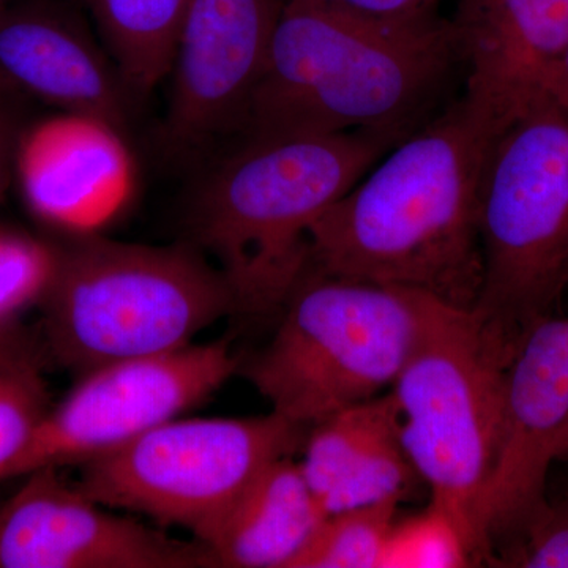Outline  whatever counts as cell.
Instances as JSON below:
<instances>
[{
	"label": "cell",
	"instance_id": "6da1fadb",
	"mask_svg": "<svg viewBox=\"0 0 568 568\" xmlns=\"http://www.w3.org/2000/svg\"><path fill=\"white\" fill-rule=\"evenodd\" d=\"M496 136L465 95L452 100L313 224L310 271L476 306L480 186Z\"/></svg>",
	"mask_w": 568,
	"mask_h": 568
},
{
	"label": "cell",
	"instance_id": "7a4b0ae2",
	"mask_svg": "<svg viewBox=\"0 0 568 568\" xmlns=\"http://www.w3.org/2000/svg\"><path fill=\"white\" fill-rule=\"evenodd\" d=\"M459 70L440 17L376 20L286 0L234 141L366 132L402 142L452 102Z\"/></svg>",
	"mask_w": 568,
	"mask_h": 568
},
{
	"label": "cell",
	"instance_id": "3957f363",
	"mask_svg": "<svg viewBox=\"0 0 568 568\" xmlns=\"http://www.w3.org/2000/svg\"><path fill=\"white\" fill-rule=\"evenodd\" d=\"M396 142L383 134L242 138L211 160L190 196V242L211 253L237 313L283 308L308 271L310 233Z\"/></svg>",
	"mask_w": 568,
	"mask_h": 568
},
{
	"label": "cell",
	"instance_id": "277c9868",
	"mask_svg": "<svg viewBox=\"0 0 568 568\" xmlns=\"http://www.w3.org/2000/svg\"><path fill=\"white\" fill-rule=\"evenodd\" d=\"M40 305L41 351L80 376L183 349L237 313L222 272L192 242L142 245L95 234L58 248Z\"/></svg>",
	"mask_w": 568,
	"mask_h": 568
},
{
	"label": "cell",
	"instance_id": "5b68a950",
	"mask_svg": "<svg viewBox=\"0 0 568 568\" xmlns=\"http://www.w3.org/2000/svg\"><path fill=\"white\" fill-rule=\"evenodd\" d=\"M518 338L476 306L433 298L390 390L407 457L432 500L465 529L480 564L491 559L480 511L499 458L504 377Z\"/></svg>",
	"mask_w": 568,
	"mask_h": 568
},
{
	"label": "cell",
	"instance_id": "8992f818",
	"mask_svg": "<svg viewBox=\"0 0 568 568\" xmlns=\"http://www.w3.org/2000/svg\"><path fill=\"white\" fill-rule=\"evenodd\" d=\"M432 295L306 271L274 338L244 369L272 410L312 428L394 386Z\"/></svg>",
	"mask_w": 568,
	"mask_h": 568
},
{
	"label": "cell",
	"instance_id": "52a82bcc",
	"mask_svg": "<svg viewBox=\"0 0 568 568\" xmlns=\"http://www.w3.org/2000/svg\"><path fill=\"white\" fill-rule=\"evenodd\" d=\"M476 308L521 336L568 293V112L545 100L497 134L478 207Z\"/></svg>",
	"mask_w": 568,
	"mask_h": 568
},
{
	"label": "cell",
	"instance_id": "ba28073f",
	"mask_svg": "<svg viewBox=\"0 0 568 568\" xmlns=\"http://www.w3.org/2000/svg\"><path fill=\"white\" fill-rule=\"evenodd\" d=\"M301 426L261 417L170 418L81 465L78 488L108 508L189 530L205 545L257 474L291 455Z\"/></svg>",
	"mask_w": 568,
	"mask_h": 568
},
{
	"label": "cell",
	"instance_id": "9c48e42d",
	"mask_svg": "<svg viewBox=\"0 0 568 568\" xmlns=\"http://www.w3.org/2000/svg\"><path fill=\"white\" fill-rule=\"evenodd\" d=\"M241 365L226 339L92 369L48 409L0 481L84 465L203 403Z\"/></svg>",
	"mask_w": 568,
	"mask_h": 568
},
{
	"label": "cell",
	"instance_id": "30bf717a",
	"mask_svg": "<svg viewBox=\"0 0 568 568\" xmlns=\"http://www.w3.org/2000/svg\"><path fill=\"white\" fill-rule=\"evenodd\" d=\"M286 0H186L168 80V155L205 159L234 140L263 73Z\"/></svg>",
	"mask_w": 568,
	"mask_h": 568
},
{
	"label": "cell",
	"instance_id": "8fae6325",
	"mask_svg": "<svg viewBox=\"0 0 568 568\" xmlns=\"http://www.w3.org/2000/svg\"><path fill=\"white\" fill-rule=\"evenodd\" d=\"M0 568H216L211 549L112 514L43 467L0 508Z\"/></svg>",
	"mask_w": 568,
	"mask_h": 568
},
{
	"label": "cell",
	"instance_id": "7c38bea8",
	"mask_svg": "<svg viewBox=\"0 0 568 568\" xmlns=\"http://www.w3.org/2000/svg\"><path fill=\"white\" fill-rule=\"evenodd\" d=\"M567 432L568 316L549 315L519 336L504 377L503 439L480 511L491 555L547 499Z\"/></svg>",
	"mask_w": 568,
	"mask_h": 568
},
{
	"label": "cell",
	"instance_id": "4fadbf2b",
	"mask_svg": "<svg viewBox=\"0 0 568 568\" xmlns=\"http://www.w3.org/2000/svg\"><path fill=\"white\" fill-rule=\"evenodd\" d=\"M0 82L22 99L129 130L136 97L103 41L65 0H22L0 13Z\"/></svg>",
	"mask_w": 568,
	"mask_h": 568
},
{
	"label": "cell",
	"instance_id": "5bb4252c",
	"mask_svg": "<svg viewBox=\"0 0 568 568\" xmlns=\"http://www.w3.org/2000/svg\"><path fill=\"white\" fill-rule=\"evenodd\" d=\"M125 136L112 123L80 112L61 111L26 129L13 168L33 215L78 235L111 222L136 182Z\"/></svg>",
	"mask_w": 568,
	"mask_h": 568
},
{
	"label": "cell",
	"instance_id": "9a60e30c",
	"mask_svg": "<svg viewBox=\"0 0 568 568\" xmlns=\"http://www.w3.org/2000/svg\"><path fill=\"white\" fill-rule=\"evenodd\" d=\"M466 89L497 134L549 99L568 48V0H459L452 18Z\"/></svg>",
	"mask_w": 568,
	"mask_h": 568
},
{
	"label": "cell",
	"instance_id": "2e32d148",
	"mask_svg": "<svg viewBox=\"0 0 568 568\" xmlns=\"http://www.w3.org/2000/svg\"><path fill=\"white\" fill-rule=\"evenodd\" d=\"M298 465L327 515L402 503L418 477L403 444L392 392L312 426Z\"/></svg>",
	"mask_w": 568,
	"mask_h": 568
},
{
	"label": "cell",
	"instance_id": "e0dca14e",
	"mask_svg": "<svg viewBox=\"0 0 568 568\" xmlns=\"http://www.w3.org/2000/svg\"><path fill=\"white\" fill-rule=\"evenodd\" d=\"M328 515L291 455L264 467L205 541L216 568H291Z\"/></svg>",
	"mask_w": 568,
	"mask_h": 568
},
{
	"label": "cell",
	"instance_id": "ac0fdd59",
	"mask_svg": "<svg viewBox=\"0 0 568 568\" xmlns=\"http://www.w3.org/2000/svg\"><path fill=\"white\" fill-rule=\"evenodd\" d=\"M84 6L138 100L168 80L186 0H84Z\"/></svg>",
	"mask_w": 568,
	"mask_h": 568
},
{
	"label": "cell",
	"instance_id": "d6986e66",
	"mask_svg": "<svg viewBox=\"0 0 568 568\" xmlns=\"http://www.w3.org/2000/svg\"><path fill=\"white\" fill-rule=\"evenodd\" d=\"M398 500L328 515L291 568H379Z\"/></svg>",
	"mask_w": 568,
	"mask_h": 568
},
{
	"label": "cell",
	"instance_id": "ffe728a7",
	"mask_svg": "<svg viewBox=\"0 0 568 568\" xmlns=\"http://www.w3.org/2000/svg\"><path fill=\"white\" fill-rule=\"evenodd\" d=\"M481 566L476 548L454 515L432 503L388 532L379 568H463Z\"/></svg>",
	"mask_w": 568,
	"mask_h": 568
},
{
	"label": "cell",
	"instance_id": "44dd1931",
	"mask_svg": "<svg viewBox=\"0 0 568 568\" xmlns=\"http://www.w3.org/2000/svg\"><path fill=\"white\" fill-rule=\"evenodd\" d=\"M58 248L28 237L0 233V324H18L29 306L40 305L50 290Z\"/></svg>",
	"mask_w": 568,
	"mask_h": 568
},
{
	"label": "cell",
	"instance_id": "7402d4cb",
	"mask_svg": "<svg viewBox=\"0 0 568 568\" xmlns=\"http://www.w3.org/2000/svg\"><path fill=\"white\" fill-rule=\"evenodd\" d=\"M48 409L40 362L0 361V466L28 443Z\"/></svg>",
	"mask_w": 568,
	"mask_h": 568
},
{
	"label": "cell",
	"instance_id": "603a6c76",
	"mask_svg": "<svg viewBox=\"0 0 568 568\" xmlns=\"http://www.w3.org/2000/svg\"><path fill=\"white\" fill-rule=\"evenodd\" d=\"M489 566L568 568V491L547 499L507 544L493 552Z\"/></svg>",
	"mask_w": 568,
	"mask_h": 568
},
{
	"label": "cell",
	"instance_id": "cb8c5ba5",
	"mask_svg": "<svg viewBox=\"0 0 568 568\" xmlns=\"http://www.w3.org/2000/svg\"><path fill=\"white\" fill-rule=\"evenodd\" d=\"M321 6L361 17L388 21H416L437 17L440 0H312Z\"/></svg>",
	"mask_w": 568,
	"mask_h": 568
},
{
	"label": "cell",
	"instance_id": "d4e9b609",
	"mask_svg": "<svg viewBox=\"0 0 568 568\" xmlns=\"http://www.w3.org/2000/svg\"><path fill=\"white\" fill-rule=\"evenodd\" d=\"M22 97L11 92L0 82V145L17 152L24 126L21 125L20 103Z\"/></svg>",
	"mask_w": 568,
	"mask_h": 568
},
{
	"label": "cell",
	"instance_id": "484cf974",
	"mask_svg": "<svg viewBox=\"0 0 568 568\" xmlns=\"http://www.w3.org/2000/svg\"><path fill=\"white\" fill-rule=\"evenodd\" d=\"M40 347L18 324H0V361L40 362Z\"/></svg>",
	"mask_w": 568,
	"mask_h": 568
},
{
	"label": "cell",
	"instance_id": "4316f807",
	"mask_svg": "<svg viewBox=\"0 0 568 568\" xmlns=\"http://www.w3.org/2000/svg\"><path fill=\"white\" fill-rule=\"evenodd\" d=\"M548 95L568 112V48L549 81Z\"/></svg>",
	"mask_w": 568,
	"mask_h": 568
},
{
	"label": "cell",
	"instance_id": "83f0119b",
	"mask_svg": "<svg viewBox=\"0 0 568 568\" xmlns=\"http://www.w3.org/2000/svg\"><path fill=\"white\" fill-rule=\"evenodd\" d=\"M14 151L0 145V193L9 185L11 174L14 173Z\"/></svg>",
	"mask_w": 568,
	"mask_h": 568
},
{
	"label": "cell",
	"instance_id": "f1b7e54d",
	"mask_svg": "<svg viewBox=\"0 0 568 568\" xmlns=\"http://www.w3.org/2000/svg\"><path fill=\"white\" fill-rule=\"evenodd\" d=\"M559 459H568V432L559 450Z\"/></svg>",
	"mask_w": 568,
	"mask_h": 568
},
{
	"label": "cell",
	"instance_id": "f546056e",
	"mask_svg": "<svg viewBox=\"0 0 568 568\" xmlns=\"http://www.w3.org/2000/svg\"><path fill=\"white\" fill-rule=\"evenodd\" d=\"M10 0H0V13L9 7Z\"/></svg>",
	"mask_w": 568,
	"mask_h": 568
}]
</instances>
